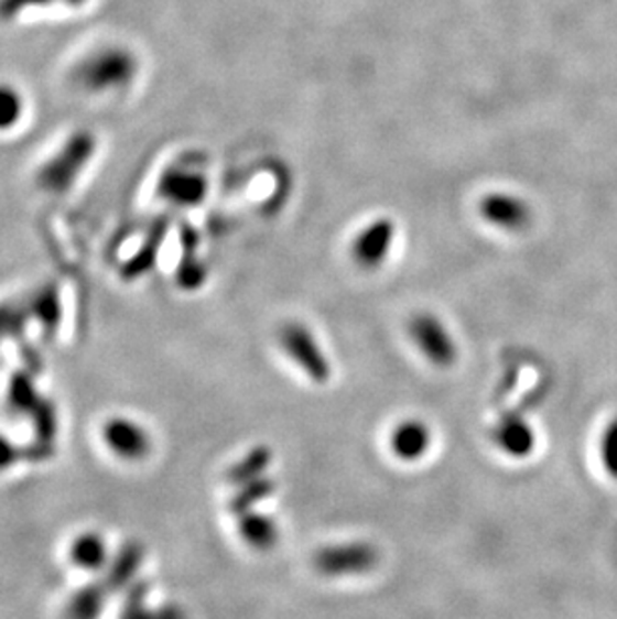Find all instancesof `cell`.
Masks as SVG:
<instances>
[{
  "instance_id": "cell-18",
  "label": "cell",
  "mask_w": 617,
  "mask_h": 619,
  "mask_svg": "<svg viewBox=\"0 0 617 619\" xmlns=\"http://www.w3.org/2000/svg\"><path fill=\"white\" fill-rule=\"evenodd\" d=\"M75 557L83 567H95L102 557V543L95 537L78 540L77 545H75Z\"/></svg>"
},
{
  "instance_id": "cell-13",
  "label": "cell",
  "mask_w": 617,
  "mask_h": 619,
  "mask_svg": "<svg viewBox=\"0 0 617 619\" xmlns=\"http://www.w3.org/2000/svg\"><path fill=\"white\" fill-rule=\"evenodd\" d=\"M26 100L11 83H0V133H11L24 119Z\"/></svg>"
},
{
  "instance_id": "cell-10",
  "label": "cell",
  "mask_w": 617,
  "mask_h": 619,
  "mask_svg": "<svg viewBox=\"0 0 617 619\" xmlns=\"http://www.w3.org/2000/svg\"><path fill=\"white\" fill-rule=\"evenodd\" d=\"M107 442L121 457H143L149 452V437L137 423L115 420L107 425Z\"/></svg>"
},
{
  "instance_id": "cell-11",
  "label": "cell",
  "mask_w": 617,
  "mask_h": 619,
  "mask_svg": "<svg viewBox=\"0 0 617 619\" xmlns=\"http://www.w3.org/2000/svg\"><path fill=\"white\" fill-rule=\"evenodd\" d=\"M239 535L249 547L267 552V550L275 547L279 542V528H277L275 521L264 513L245 511L239 520Z\"/></svg>"
},
{
  "instance_id": "cell-3",
  "label": "cell",
  "mask_w": 617,
  "mask_h": 619,
  "mask_svg": "<svg viewBox=\"0 0 617 619\" xmlns=\"http://www.w3.org/2000/svg\"><path fill=\"white\" fill-rule=\"evenodd\" d=\"M279 339H281V347H283L286 357L311 381H315V383H327L329 381L331 373H333L331 361L327 359V355L323 354L317 337L308 332L305 325L286 323L285 327L281 329Z\"/></svg>"
},
{
  "instance_id": "cell-8",
  "label": "cell",
  "mask_w": 617,
  "mask_h": 619,
  "mask_svg": "<svg viewBox=\"0 0 617 619\" xmlns=\"http://www.w3.org/2000/svg\"><path fill=\"white\" fill-rule=\"evenodd\" d=\"M494 442H496L497 449L504 452L507 457L523 459L533 454L538 437L528 421L521 420L518 415H509L497 423L496 430H494Z\"/></svg>"
},
{
  "instance_id": "cell-1",
  "label": "cell",
  "mask_w": 617,
  "mask_h": 619,
  "mask_svg": "<svg viewBox=\"0 0 617 619\" xmlns=\"http://www.w3.org/2000/svg\"><path fill=\"white\" fill-rule=\"evenodd\" d=\"M141 63L131 46L107 43L88 51L73 67V83L88 95H119L131 89Z\"/></svg>"
},
{
  "instance_id": "cell-14",
  "label": "cell",
  "mask_w": 617,
  "mask_h": 619,
  "mask_svg": "<svg viewBox=\"0 0 617 619\" xmlns=\"http://www.w3.org/2000/svg\"><path fill=\"white\" fill-rule=\"evenodd\" d=\"M269 464H271V452L267 447H257L255 452L249 454V457H245L241 464L232 469V477L239 484L253 481V479H259V477L263 476L264 469L269 467Z\"/></svg>"
},
{
  "instance_id": "cell-12",
  "label": "cell",
  "mask_w": 617,
  "mask_h": 619,
  "mask_svg": "<svg viewBox=\"0 0 617 619\" xmlns=\"http://www.w3.org/2000/svg\"><path fill=\"white\" fill-rule=\"evenodd\" d=\"M484 215L504 229H521L528 221V210L518 200L507 199V197H494L485 200Z\"/></svg>"
},
{
  "instance_id": "cell-4",
  "label": "cell",
  "mask_w": 617,
  "mask_h": 619,
  "mask_svg": "<svg viewBox=\"0 0 617 619\" xmlns=\"http://www.w3.org/2000/svg\"><path fill=\"white\" fill-rule=\"evenodd\" d=\"M409 337L431 366L452 367L457 361V344L440 317L418 313L409 323Z\"/></svg>"
},
{
  "instance_id": "cell-19",
  "label": "cell",
  "mask_w": 617,
  "mask_h": 619,
  "mask_svg": "<svg viewBox=\"0 0 617 619\" xmlns=\"http://www.w3.org/2000/svg\"><path fill=\"white\" fill-rule=\"evenodd\" d=\"M61 2H65L66 7H71V9H80L87 4L88 0H61Z\"/></svg>"
},
{
  "instance_id": "cell-15",
  "label": "cell",
  "mask_w": 617,
  "mask_h": 619,
  "mask_svg": "<svg viewBox=\"0 0 617 619\" xmlns=\"http://www.w3.org/2000/svg\"><path fill=\"white\" fill-rule=\"evenodd\" d=\"M273 493V481L267 479V477H259V479H253V481H247L245 484V491H242L239 498L235 499V508L237 511H251V506L261 501V499L269 498Z\"/></svg>"
},
{
  "instance_id": "cell-16",
  "label": "cell",
  "mask_w": 617,
  "mask_h": 619,
  "mask_svg": "<svg viewBox=\"0 0 617 619\" xmlns=\"http://www.w3.org/2000/svg\"><path fill=\"white\" fill-rule=\"evenodd\" d=\"M599 454L607 476L617 481V417L607 423L606 432L599 443Z\"/></svg>"
},
{
  "instance_id": "cell-9",
  "label": "cell",
  "mask_w": 617,
  "mask_h": 619,
  "mask_svg": "<svg viewBox=\"0 0 617 619\" xmlns=\"http://www.w3.org/2000/svg\"><path fill=\"white\" fill-rule=\"evenodd\" d=\"M393 243V227L389 222L381 221L371 225L367 231L357 237L353 245V257L361 267L381 265L386 261L389 247Z\"/></svg>"
},
{
  "instance_id": "cell-5",
  "label": "cell",
  "mask_w": 617,
  "mask_h": 619,
  "mask_svg": "<svg viewBox=\"0 0 617 619\" xmlns=\"http://www.w3.org/2000/svg\"><path fill=\"white\" fill-rule=\"evenodd\" d=\"M379 564L377 547L367 542L327 545L315 555V567L329 577H347L371 572Z\"/></svg>"
},
{
  "instance_id": "cell-17",
  "label": "cell",
  "mask_w": 617,
  "mask_h": 619,
  "mask_svg": "<svg viewBox=\"0 0 617 619\" xmlns=\"http://www.w3.org/2000/svg\"><path fill=\"white\" fill-rule=\"evenodd\" d=\"M55 0H0V19L2 21H14L22 17L24 12L34 9H44Z\"/></svg>"
},
{
  "instance_id": "cell-6",
  "label": "cell",
  "mask_w": 617,
  "mask_h": 619,
  "mask_svg": "<svg viewBox=\"0 0 617 619\" xmlns=\"http://www.w3.org/2000/svg\"><path fill=\"white\" fill-rule=\"evenodd\" d=\"M205 193L207 181L201 175V171L185 165L169 166L156 183V195L175 207L197 205Z\"/></svg>"
},
{
  "instance_id": "cell-7",
  "label": "cell",
  "mask_w": 617,
  "mask_h": 619,
  "mask_svg": "<svg viewBox=\"0 0 617 619\" xmlns=\"http://www.w3.org/2000/svg\"><path fill=\"white\" fill-rule=\"evenodd\" d=\"M431 430L421 420H403L397 423L389 437V449L403 464H415L430 454Z\"/></svg>"
},
{
  "instance_id": "cell-2",
  "label": "cell",
  "mask_w": 617,
  "mask_h": 619,
  "mask_svg": "<svg viewBox=\"0 0 617 619\" xmlns=\"http://www.w3.org/2000/svg\"><path fill=\"white\" fill-rule=\"evenodd\" d=\"M97 137L90 131H75L56 146L36 173L41 191L61 197L77 185L97 153Z\"/></svg>"
}]
</instances>
